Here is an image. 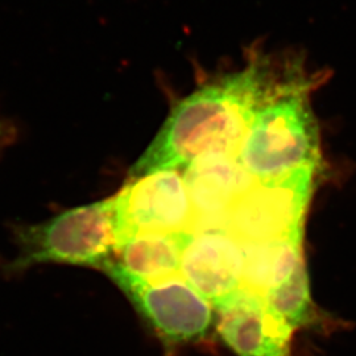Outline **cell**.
<instances>
[{
  "label": "cell",
  "instance_id": "cell-1",
  "mask_svg": "<svg viewBox=\"0 0 356 356\" xmlns=\"http://www.w3.org/2000/svg\"><path fill=\"white\" fill-rule=\"evenodd\" d=\"M268 82L267 72L252 64L193 91L173 107L128 179L185 170L210 154L238 156L254 114L275 94Z\"/></svg>",
  "mask_w": 356,
  "mask_h": 356
},
{
  "label": "cell",
  "instance_id": "cell-2",
  "mask_svg": "<svg viewBox=\"0 0 356 356\" xmlns=\"http://www.w3.org/2000/svg\"><path fill=\"white\" fill-rule=\"evenodd\" d=\"M236 157L263 185L316 170L318 136L304 91L291 88L275 92L254 114Z\"/></svg>",
  "mask_w": 356,
  "mask_h": 356
},
{
  "label": "cell",
  "instance_id": "cell-3",
  "mask_svg": "<svg viewBox=\"0 0 356 356\" xmlns=\"http://www.w3.org/2000/svg\"><path fill=\"white\" fill-rule=\"evenodd\" d=\"M19 254L10 272L44 263H58L103 270L118 247L116 195L66 210L51 219L15 231Z\"/></svg>",
  "mask_w": 356,
  "mask_h": 356
},
{
  "label": "cell",
  "instance_id": "cell-4",
  "mask_svg": "<svg viewBox=\"0 0 356 356\" xmlns=\"http://www.w3.org/2000/svg\"><path fill=\"white\" fill-rule=\"evenodd\" d=\"M103 272L165 343L194 342L204 338L210 329L214 307L181 273L143 279L116 260L110 261Z\"/></svg>",
  "mask_w": 356,
  "mask_h": 356
},
{
  "label": "cell",
  "instance_id": "cell-5",
  "mask_svg": "<svg viewBox=\"0 0 356 356\" xmlns=\"http://www.w3.org/2000/svg\"><path fill=\"white\" fill-rule=\"evenodd\" d=\"M115 195L118 245L138 235L193 234L195 216L181 170H161L128 179Z\"/></svg>",
  "mask_w": 356,
  "mask_h": 356
},
{
  "label": "cell",
  "instance_id": "cell-6",
  "mask_svg": "<svg viewBox=\"0 0 356 356\" xmlns=\"http://www.w3.org/2000/svg\"><path fill=\"white\" fill-rule=\"evenodd\" d=\"M218 331L239 356H291L292 325L254 294L241 291L218 306Z\"/></svg>",
  "mask_w": 356,
  "mask_h": 356
},
{
  "label": "cell",
  "instance_id": "cell-7",
  "mask_svg": "<svg viewBox=\"0 0 356 356\" xmlns=\"http://www.w3.org/2000/svg\"><path fill=\"white\" fill-rule=\"evenodd\" d=\"M243 250L226 229L193 234L179 273L214 309L242 291Z\"/></svg>",
  "mask_w": 356,
  "mask_h": 356
},
{
  "label": "cell",
  "instance_id": "cell-8",
  "mask_svg": "<svg viewBox=\"0 0 356 356\" xmlns=\"http://www.w3.org/2000/svg\"><path fill=\"white\" fill-rule=\"evenodd\" d=\"M184 177L195 216L193 234L226 229L229 207L254 188V181L234 154L201 157L184 170Z\"/></svg>",
  "mask_w": 356,
  "mask_h": 356
},
{
  "label": "cell",
  "instance_id": "cell-9",
  "mask_svg": "<svg viewBox=\"0 0 356 356\" xmlns=\"http://www.w3.org/2000/svg\"><path fill=\"white\" fill-rule=\"evenodd\" d=\"M191 236V232L138 235L118 245L114 260L143 279L170 276L179 273L182 254Z\"/></svg>",
  "mask_w": 356,
  "mask_h": 356
},
{
  "label": "cell",
  "instance_id": "cell-10",
  "mask_svg": "<svg viewBox=\"0 0 356 356\" xmlns=\"http://www.w3.org/2000/svg\"><path fill=\"white\" fill-rule=\"evenodd\" d=\"M13 135H15V132H13V126L8 124L6 120L0 119V145L7 144L13 139Z\"/></svg>",
  "mask_w": 356,
  "mask_h": 356
}]
</instances>
